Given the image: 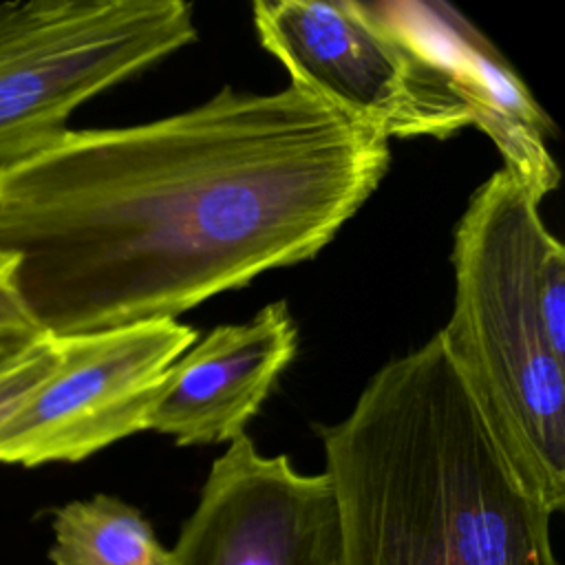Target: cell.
Returning a JSON list of instances; mask_svg holds the SVG:
<instances>
[{
    "instance_id": "6da1fadb",
    "label": "cell",
    "mask_w": 565,
    "mask_h": 565,
    "mask_svg": "<svg viewBox=\"0 0 565 565\" xmlns=\"http://www.w3.org/2000/svg\"><path fill=\"white\" fill-rule=\"evenodd\" d=\"M388 139L289 84L66 130L0 168V252L33 318L68 338L177 320L311 260L377 190Z\"/></svg>"
},
{
    "instance_id": "7a4b0ae2",
    "label": "cell",
    "mask_w": 565,
    "mask_h": 565,
    "mask_svg": "<svg viewBox=\"0 0 565 565\" xmlns=\"http://www.w3.org/2000/svg\"><path fill=\"white\" fill-rule=\"evenodd\" d=\"M340 565H558L552 512L510 463L437 331L318 428Z\"/></svg>"
},
{
    "instance_id": "3957f363",
    "label": "cell",
    "mask_w": 565,
    "mask_h": 565,
    "mask_svg": "<svg viewBox=\"0 0 565 565\" xmlns=\"http://www.w3.org/2000/svg\"><path fill=\"white\" fill-rule=\"evenodd\" d=\"M539 205L503 168L472 192L452 236L455 300L439 333L510 463L554 514L565 505V360L536 302L552 238Z\"/></svg>"
},
{
    "instance_id": "277c9868",
    "label": "cell",
    "mask_w": 565,
    "mask_h": 565,
    "mask_svg": "<svg viewBox=\"0 0 565 565\" xmlns=\"http://www.w3.org/2000/svg\"><path fill=\"white\" fill-rule=\"evenodd\" d=\"M194 40L183 0L0 4V168L64 135L90 97Z\"/></svg>"
},
{
    "instance_id": "5b68a950",
    "label": "cell",
    "mask_w": 565,
    "mask_h": 565,
    "mask_svg": "<svg viewBox=\"0 0 565 565\" xmlns=\"http://www.w3.org/2000/svg\"><path fill=\"white\" fill-rule=\"evenodd\" d=\"M260 46L294 86L371 126L386 139H446L472 126V113L435 55L355 0L254 2Z\"/></svg>"
},
{
    "instance_id": "8992f818",
    "label": "cell",
    "mask_w": 565,
    "mask_h": 565,
    "mask_svg": "<svg viewBox=\"0 0 565 565\" xmlns=\"http://www.w3.org/2000/svg\"><path fill=\"white\" fill-rule=\"evenodd\" d=\"M196 338L179 320L57 338V369L0 426V463H73L146 430L168 369Z\"/></svg>"
},
{
    "instance_id": "52a82bcc",
    "label": "cell",
    "mask_w": 565,
    "mask_h": 565,
    "mask_svg": "<svg viewBox=\"0 0 565 565\" xmlns=\"http://www.w3.org/2000/svg\"><path fill=\"white\" fill-rule=\"evenodd\" d=\"M170 565H340V512L327 472L265 457L247 433L214 459Z\"/></svg>"
},
{
    "instance_id": "ba28073f",
    "label": "cell",
    "mask_w": 565,
    "mask_h": 565,
    "mask_svg": "<svg viewBox=\"0 0 565 565\" xmlns=\"http://www.w3.org/2000/svg\"><path fill=\"white\" fill-rule=\"evenodd\" d=\"M298 349L287 302H269L241 324H221L166 373L146 430L179 446L223 444L245 433Z\"/></svg>"
},
{
    "instance_id": "9c48e42d",
    "label": "cell",
    "mask_w": 565,
    "mask_h": 565,
    "mask_svg": "<svg viewBox=\"0 0 565 565\" xmlns=\"http://www.w3.org/2000/svg\"><path fill=\"white\" fill-rule=\"evenodd\" d=\"M377 11L435 55L455 77L470 113L508 170L541 203L561 172L547 148L552 121L501 53L450 4L382 2Z\"/></svg>"
},
{
    "instance_id": "30bf717a",
    "label": "cell",
    "mask_w": 565,
    "mask_h": 565,
    "mask_svg": "<svg viewBox=\"0 0 565 565\" xmlns=\"http://www.w3.org/2000/svg\"><path fill=\"white\" fill-rule=\"evenodd\" d=\"M53 565H170V552L130 503L95 494L53 512Z\"/></svg>"
},
{
    "instance_id": "8fae6325",
    "label": "cell",
    "mask_w": 565,
    "mask_h": 565,
    "mask_svg": "<svg viewBox=\"0 0 565 565\" xmlns=\"http://www.w3.org/2000/svg\"><path fill=\"white\" fill-rule=\"evenodd\" d=\"M60 342L29 311L15 285V256L0 252V426L57 369Z\"/></svg>"
},
{
    "instance_id": "7c38bea8",
    "label": "cell",
    "mask_w": 565,
    "mask_h": 565,
    "mask_svg": "<svg viewBox=\"0 0 565 565\" xmlns=\"http://www.w3.org/2000/svg\"><path fill=\"white\" fill-rule=\"evenodd\" d=\"M536 302L552 351L565 360V247L552 236L541 254Z\"/></svg>"
}]
</instances>
